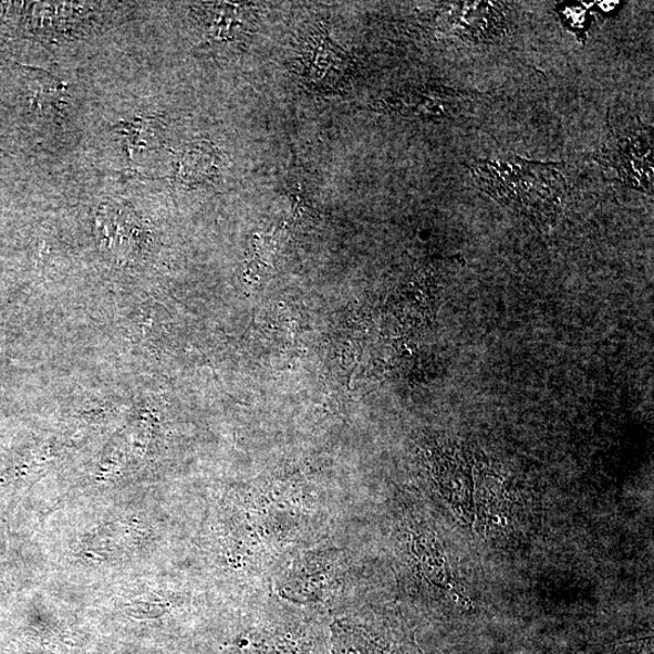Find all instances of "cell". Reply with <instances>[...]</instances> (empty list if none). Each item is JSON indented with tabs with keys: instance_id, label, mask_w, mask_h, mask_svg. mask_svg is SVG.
Returning <instances> with one entry per match:
<instances>
[{
	"instance_id": "2",
	"label": "cell",
	"mask_w": 654,
	"mask_h": 654,
	"mask_svg": "<svg viewBox=\"0 0 654 654\" xmlns=\"http://www.w3.org/2000/svg\"><path fill=\"white\" fill-rule=\"evenodd\" d=\"M276 577V589L281 599L299 605L336 604L347 590L351 567L344 551L316 544L300 551Z\"/></svg>"
},
{
	"instance_id": "1",
	"label": "cell",
	"mask_w": 654,
	"mask_h": 654,
	"mask_svg": "<svg viewBox=\"0 0 654 654\" xmlns=\"http://www.w3.org/2000/svg\"><path fill=\"white\" fill-rule=\"evenodd\" d=\"M560 168V164L511 158L477 162L471 172L482 190L497 200L533 208L556 205L565 194V178Z\"/></svg>"
},
{
	"instance_id": "3",
	"label": "cell",
	"mask_w": 654,
	"mask_h": 654,
	"mask_svg": "<svg viewBox=\"0 0 654 654\" xmlns=\"http://www.w3.org/2000/svg\"><path fill=\"white\" fill-rule=\"evenodd\" d=\"M600 163L619 173L623 183L643 189L653 188L652 131L639 123L613 133L601 153Z\"/></svg>"
}]
</instances>
